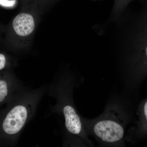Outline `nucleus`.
Segmentation results:
<instances>
[{"label":"nucleus","mask_w":147,"mask_h":147,"mask_svg":"<svg viewBox=\"0 0 147 147\" xmlns=\"http://www.w3.org/2000/svg\"><path fill=\"white\" fill-rule=\"evenodd\" d=\"M133 1L134 0H115L113 9L107 23H113L117 20L127 8V6Z\"/></svg>","instance_id":"6"},{"label":"nucleus","mask_w":147,"mask_h":147,"mask_svg":"<svg viewBox=\"0 0 147 147\" xmlns=\"http://www.w3.org/2000/svg\"><path fill=\"white\" fill-rule=\"evenodd\" d=\"M125 120L120 110L115 106L105 108L101 115L87 123L91 134L109 145L121 143L125 134Z\"/></svg>","instance_id":"2"},{"label":"nucleus","mask_w":147,"mask_h":147,"mask_svg":"<svg viewBox=\"0 0 147 147\" xmlns=\"http://www.w3.org/2000/svg\"><path fill=\"white\" fill-rule=\"evenodd\" d=\"M12 84L7 78L0 76V104L6 102L12 93Z\"/></svg>","instance_id":"7"},{"label":"nucleus","mask_w":147,"mask_h":147,"mask_svg":"<svg viewBox=\"0 0 147 147\" xmlns=\"http://www.w3.org/2000/svg\"><path fill=\"white\" fill-rule=\"evenodd\" d=\"M7 64V59L3 54L0 53V71L3 70Z\"/></svg>","instance_id":"8"},{"label":"nucleus","mask_w":147,"mask_h":147,"mask_svg":"<svg viewBox=\"0 0 147 147\" xmlns=\"http://www.w3.org/2000/svg\"><path fill=\"white\" fill-rule=\"evenodd\" d=\"M26 105L18 104L9 109L0 124L1 133L5 137H11L18 134L23 128L28 117Z\"/></svg>","instance_id":"3"},{"label":"nucleus","mask_w":147,"mask_h":147,"mask_svg":"<svg viewBox=\"0 0 147 147\" xmlns=\"http://www.w3.org/2000/svg\"><path fill=\"white\" fill-rule=\"evenodd\" d=\"M131 13L125 10L116 24L117 47L125 58L128 70L137 74L147 73V0Z\"/></svg>","instance_id":"1"},{"label":"nucleus","mask_w":147,"mask_h":147,"mask_svg":"<svg viewBox=\"0 0 147 147\" xmlns=\"http://www.w3.org/2000/svg\"><path fill=\"white\" fill-rule=\"evenodd\" d=\"M16 3V0H0V5L5 7H12Z\"/></svg>","instance_id":"9"},{"label":"nucleus","mask_w":147,"mask_h":147,"mask_svg":"<svg viewBox=\"0 0 147 147\" xmlns=\"http://www.w3.org/2000/svg\"><path fill=\"white\" fill-rule=\"evenodd\" d=\"M12 27L16 34L20 36H28L34 30V18L29 13H19L13 19Z\"/></svg>","instance_id":"5"},{"label":"nucleus","mask_w":147,"mask_h":147,"mask_svg":"<svg viewBox=\"0 0 147 147\" xmlns=\"http://www.w3.org/2000/svg\"><path fill=\"white\" fill-rule=\"evenodd\" d=\"M143 113H144V118L147 124V100L145 102L143 108Z\"/></svg>","instance_id":"10"},{"label":"nucleus","mask_w":147,"mask_h":147,"mask_svg":"<svg viewBox=\"0 0 147 147\" xmlns=\"http://www.w3.org/2000/svg\"><path fill=\"white\" fill-rule=\"evenodd\" d=\"M63 112L65 120L66 128L69 132L74 135L84 137L88 141L84 131L81 119L75 108L70 104L64 105Z\"/></svg>","instance_id":"4"}]
</instances>
